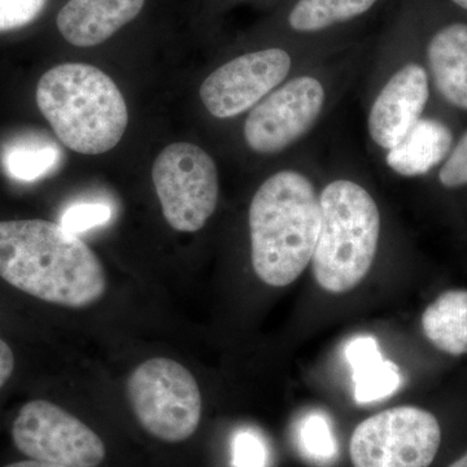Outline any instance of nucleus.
Returning <instances> with one entry per match:
<instances>
[{
    "label": "nucleus",
    "mask_w": 467,
    "mask_h": 467,
    "mask_svg": "<svg viewBox=\"0 0 467 467\" xmlns=\"http://www.w3.org/2000/svg\"><path fill=\"white\" fill-rule=\"evenodd\" d=\"M324 103V86L318 79L296 77L252 109L244 125L245 142L263 155L281 152L308 133Z\"/></svg>",
    "instance_id": "nucleus-9"
},
{
    "label": "nucleus",
    "mask_w": 467,
    "mask_h": 467,
    "mask_svg": "<svg viewBox=\"0 0 467 467\" xmlns=\"http://www.w3.org/2000/svg\"><path fill=\"white\" fill-rule=\"evenodd\" d=\"M3 467H64L52 465V463L42 462V461L36 460H26V461H17V462L8 463V465Z\"/></svg>",
    "instance_id": "nucleus-25"
},
{
    "label": "nucleus",
    "mask_w": 467,
    "mask_h": 467,
    "mask_svg": "<svg viewBox=\"0 0 467 467\" xmlns=\"http://www.w3.org/2000/svg\"><path fill=\"white\" fill-rule=\"evenodd\" d=\"M297 442L304 456L317 463L331 462L337 454V442L333 427L325 414H306L297 426Z\"/></svg>",
    "instance_id": "nucleus-19"
},
{
    "label": "nucleus",
    "mask_w": 467,
    "mask_h": 467,
    "mask_svg": "<svg viewBox=\"0 0 467 467\" xmlns=\"http://www.w3.org/2000/svg\"><path fill=\"white\" fill-rule=\"evenodd\" d=\"M60 152L55 146L18 143L9 147L3 156V167L9 177L21 182H34L57 167Z\"/></svg>",
    "instance_id": "nucleus-18"
},
{
    "label": "nucleus",
    "mask_w": 467,
    "mask_h": 467,
    "mask_svg": "<svg viewBox=\"0 0 467 467\" xmlns=\"http://www.w3.org/2000/svg\"><path fill=\"white\" fill-rule=\"evenodd\" d=\"M112 211L109 205L100 202H84L73 205L63 213L60 225L72 234L88 232L92 227L101 226L109 223Z\"/></svg>",
    "instance_id": "nucleus-22"
},
{
    "label": "nucleus",
    "mask_w": 467,
    "mask_h": 467,
    "mask_svg": "<svg viewBox=\"0 0 467 467\" xmlns=\"http://www.w3.org/2000/svg\"><path fill=\"white\" fill-rule=\"evenodd\" d=\"M128 398L135 417L159 441L192 438L202 418V393L192 371L171 358H150L129 377Z\"/></svg>",
    "instance_id": "nucleus-5"
},
{
    "label": "nucleus",
    "mask_w": 467,
    "mask_h": 467,
    "mask_svg": "<svg viewBox=\"0 0 467 467\" xmlns=\"http://www.w3.org/2000/svg\"><path fill=\"white\" fill-rule=\"evenodd\" d=\"M147 0H67L57 15V32L69 45L90 48L134 23Z\"/></svg>",
    "instance_id": "nucleus-12"
},
{
    "label": "nucleus",
    "mask_w": 467,
    "mask_h": 467,
    "mask_svg": "<svg viewBox=\"0 0 467 467\" xmlns=\"http://www.w3.org/2000/svg\"><path fill=\"white\" fill-rule=\"evenodd\" d=\"M383 0H292L285 14L291 33L310 36L327 32L367 16Z\"/></svg>",
    "instance_id": "nucleus-16"
},
{
    "label": "nucleus",
    "mask_w": 467,
    "mask_h": 467,
    "mask_svg": "<svg viewBox=\"0 0 467 467\" xmlns=\"http://www.w3.org/2000/svg\"><path fill=\"white\" fill-rule=\"evenodd\" d=\"M441 441L434 414L416 407L387 409L356 427L350 460L355 467H430Z\"/></svg>",
    "instance_id": "nucleus-7"
},
{
    "label": "nucleus",
    "mask_w": 467,
    "mask_h": 467,
    "mask_svg": "<svg viewBox=\"0 0 467 467\" xmlns=\"http://www.w3.org/2000/svg\"><path fill=\"white\" fill-rule=\"evenodd\" d=\"M425 67L409 63L395 73L378 95L368 115L371 140L391 150L420 119L429 100Z\"/></svg>",
    "instance_id": "nucleus-11"
},
{
    "label": "nucleus",
    "mask_w": 467,
    "mask_h": 467,
    "mask_svg": "<svg viewBox=\"0 0 467 467\" xmlns=\"http://www.w3.org/2000/svg\"><path fill=\"white\" fill-rule=\"evenodd\" d=\"M291 67V55L281 47L245 52L205 78L199 90L202 103L217 119L242 115L275 91Z\"/></svg>",
    "instance_id": "nucleus-10"
},
{
    "label": "nucleus",
    "mask_w": 467,
    "mask_h": 467,
    "mask_svg": "<svg viewBox=\"0 0 467 467\" xmlns=\"http://www.w3.org/2000/svg\"><path fill=\"white\" fill-rule=\"evenodd\" d=\"M234 467L269 466V448L263 436L252 430L236 432L232 442Z\"/></svg>",
    "instance_id": "nucleus-21"
},
{
    "label": "nucleus",
    "mask_w": 467,
    "mask_h": 467,
    "mask_svg": "<svg viewBox=\"0 0 467 467\" xmlns=\"http://www.w3.org/2000/svg\"><path fill=\"white\" fill-rule=\"evenodd\" d=\"M36 106L58 140L81 155H101L124 138L129 110L119 86L99 67L64 63L39 79Z\"/></svg>",
    "instance_id": "nucleus-3"
},
{
    "label": "nucleus",
    "mask_w": 467,
    "mask_h": 467,
    "mask_svg": "<svg viewBox=\"0 0 467 467\" xmlns=\"http://www.w3.org/2000/svg\"><path fill=\"white\" fill-rule=\"evenodd\" d=\"M0 276L30 296L67 308H86L107 288L97 254L46 220L0 221Z\"/></svg>",
    "instance_id": "nucleus-1"
},
{
    "label": "nucleus",
    "mask_w": 467,
    "mask_h": 467,
    "mask_svg": "<svg viewBox=\"0 0 467 467\" xmlns=\"http://www.w3.org/2000/svg\"><path fill=\"white\" fill-rule=\"evenodd\" d=\"M439 180L442 186L448 189H456L467 184V131L442 165Z\"/></svg>",
    "instance_id": "nucleus-23"
},
{
    "label": "nucleus",
    "mask_w": 467,
    "mask_h": 467,
    "mask_svg": "<svg viewBox=\"0 0 467 467\" xmlns=\"http://www.w3.org/2000/svg\"><path fill=\"white\" fill-rule=\"evenodd\" d=\"M50 0H0V34L33 26Z\"/></svg>",
    "instance_id": "nucleus-20"
},
{
    "label": "nucleus",
    "mask_w": 467,
    "mask_h": 467,
    "mask_svg": "<svg viewBox=\"0 0 467 467\" xmlns=\"http://www.w3.org/2000/svg\"><path fill=\"white\" fill-rule=\"evenodd\" d=\"M252 266L272 287L294 284L312 261L321 204L306 175L282 171L267 178L251 202Z\"/></svg>",
    "instance_id": "nucleus-2"
},
{
    "label": "nucleus",
    "mask_w": 467,
    "mask_h": 467,
    "mask_svg": "<svg viewBox=\"0 0 467 467\" xmlns=\"http://www.w3.org/2000/svg\"><path fill=\"white\" fill-rule=\"evenodd\" d=\"M344 355L352 368L355 400L358 404L383 400L401 386L398 365L383 358L376 337H358L349 340Z\"/></svg>",
    "instance_id": "nucleus-15"
},
{
    "label": "nucleus",
    "mask_w": 467,
    "mask_h": 467,
    "mask_svg": "<svg viewBox=\"0 0 467 467\" xmlns=\"http://www.w3.org/2000/svg\"><path fill=\"white\" fill-rule=\"evenodd\" d=\"M321 226L312 257L319 287L344 294L358 287L376 260L380 234L377 202L358 183L339 180L319 196Z\"/></svg>",
    "instance_id": "nucleus-4"
},
{
    "label": "nucleus",
    "mask_w": 467,
    "mask_h": 467,
    "mask_svg": "<svg viewBox=\"0 0 467 467\" xmlns=\"http://www.w3.org/2000/svg\"><path fill=\"white\" fill-rule=\"evenodd\" d=\"M425 337L436 348L459 358L467 353V291L450 290L427 306L422 316Z\"/></svg>",
    "instance_id": "nucleus-17"
},
{
    "label": "nucleus",
    "mask_w": 467,
    "mask_h": 467,
    "mask_svg": "<svg viewBox=\"0 0 467 467\" xmlns=\"http://www.w3.org/2000/svg\"><path fill=\"white\" fill-rule=\"evenodd\" d=\"M448 467H467V451L465 454H463L462 457H460L459 460L454 461V462Z\"/></svg>",
    "instance_id": "nucleus-26"
},
{
    "label": "nucleus",
    "mask_w": 467,
    "mask_h": 467,
    "mask_svg": "<svg viewBox=\"0 0 467 467\" xmlns=\"http://www.w3.org/2000/svg\"><path fill=\"white\" fill-rule=\"evenodd\" d=\"M152 181L162 214L177 232H199L216 211L220 195L217 165L196 144L165 147L153 162Z\"/></svg>",
    "instance_id": "nucleus-6"
},
{
    "label": "nucleus",
    "mask_w": 467,
    "mask_h": 467,
    "mask_svg": "<svg viewBox=\"0 0 467 467\" xmlns=\"http://www.w3.org/2000/svg\"><path fill=\"white\" fill-rule=\"evenodd\" d=\"M427 60L435 86L448 103L467 109V23L450 21L427 41Z\"/></svg>",
    "instance_id": "nucleus-13"
},
{
    "label": "nucleus",
    "mask_w": 467,
    "mask_h": 467,
    "mask_svg": "<svg viewBox=\"0 0 467 467\" xmlns=\"http://www.w3.org/2000/svg\"><path fill=\"white\" fill-rule=\"evenodd\" d=\"M12 441L29 460L64 467H97L106 459L99 436L54 402H26L12 423Z\"/></svg>",
    "instance_id": "nucleus-8"
},
{
    "label": "nucleus",
    "mask_w": 467,
    "mask_h": 467,
    "mask_svg": "<svg viewBox=\"0 0 467 467\" xmlns=\"http://www.w3.org/2000/svg\"><path fill=\"white\" fill-rule=\"evenodd\" d=\"M15 370V355L7 342L0 337V389L11 379Z\"/></svg>",
    "instance_id": "nucleus-24"
},
{
    "label": "nucleus",
    "mask_w": 467,
    "mask_h": 467,
    "mask_svg": "<svg viewBox=\"0 0 467 467\" xmlns=\"http://www.w3.org/2000/svg\"><path fill=\"white\" fill-rule=\"evenodd\" d=\"M457 8L462 9L467 12V0H451Z\"/></svg>",
    "instance_id": "nucleus-27"
},
{
    "label": "nucleus",
    "mask_w": 467,
    "mask_h": 467,
    "mask_svg": "<svg viewBox=\"0 0 467 467\" xmlns=\"http://www.w3.org/2000/svg\"><path fill=\"white\" fill-rule=\"evenodd\" d=\"M453 134L434 119H420L409 133L389 150L386 161L396 173L417 177L429 173L450 153Z\"/></svg>",
    "instance_id": "nucleus-14"
}]
</instances>
